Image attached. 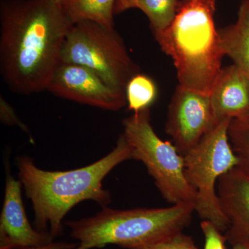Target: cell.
I'll return each instance as SVG.
<instances>
[{
    "instance_id": "cell-17",
    "label": "cell",
    "mask_w": 249,
    "mask_h": 249,
    "mask_svg": "<svg viewBox=\"0 0 249 249\" xmlns=\"http://www.w3.org/2000/svg\"><path fill=\"white\" fill-rule=\"evenodd\" d=\"M229 137L240 168L249 175V114L232 119L229 128Z\"/></svg>"
},
{
    "instance_id": "cell-12",
    "label": "cell",
    "mask_w": 249,
    "mask_h": 249,
    "mask_svg": "<svg viewBox=\"0 0 249 249\" xmlns=\"http://www.w3.org/2000/svg\"><path fill=\"white\" fill-rule=\"evenodd\" d=\"M210 96L217 121L249 114V80L234 64L222 68Z\"/></svg>"
},
{
    "instance_id": "cell-7",
    "label": "cell",
    "mask_w": 249,
    "mask_h": 249,
    "mask_svg": "<svg viewBox=\"0 0 249 249\" xmlns=\"http://www.w3.org/2000/svg\"><path fill=\"white\" fill-rule=\"evenodd\" d=\"M124 135L165 200L170 204L196 205V193L187 181L184 158L174 144L157 136L149 109L134 113L123 121Z\"/></svg>"
},
{
    "instance_id": "cell-1",
    "label": "cell",
    "mask_w": 249,
    "mask_h": 249,
    "mask_svg": "<svg viewBox=\"0 0 249 249\" xmlns=\"http://www.w3.org/2000/svg\"><path fill=\"white\" fill-rule=\"evenodd\" d=\"M73 25L55 0H1L0 69L10 89H47Z\"/></svg>"
},
{
    "instance_id": "cell-23",
    "label": "cell",
    "mask_w": 249,
    "mask_h": 249,
    "mask_svg": "<svg viewBox=\"0 0 249 249\" xmlns=\"http://www.w3.org/2000/svg\"><path fill=\"white\" fill-rule=\"evenodd\" d=\"M232 249H249V245L247 244L237 243L232 245Z\"/></svg>"
},
{
    "instance_id": "cell-20",
    "label": "cell",
    "mask_w": 249,
    "mask_h": 249,
    "mask_svg": "<svg viewBox=\"0 0 249 249\" xmlns=\"http://www.w3.org/2000/svg\"><path fill=\"white\" fill-rule=\"evenodd\" d=\"M0 118L3 124L8 125L18 126L31 137L27 125L18 117L14 108L11 107L1 96L0 98Z\"/></svg>"
},
{
    "instance_id": "cell-2",
    "label": "cell",
    "mask_w": 249,
    "mask_h": 249,
    "mask_svg": "<svg viewBox=\"0 0 249 249\" xmlns=\"http://www.w3.org/2000/svg\"><path fill=\"white\" fill-rule=\"evenodd\" d=\"M129 160H134L133 149L124 134L106 157L78 169L48 171L37 168L27 156L19 157V181L32 203L36 229L49 232L55 239L62 233L64 217L78 203L92 200L107 206L111 196L103 188V179L118 165Z\"/></svg>"
},
{
    "instance_id": "cell-4",
    "label": "cell",
    "mask_w": 249,
    "mask_h": 249,
    "mask_svg": "<svg viewBox=\"0 0 249 249\" xmlns=\"http://www.w3.org/2000/svg\"><path fill=\"white\" fill-rule=\"evenodd\" d=\"M195 205L178 204L162 209L115 210L103 207L91 217L68 221L70 235L78 240L73 249L117 245L132 249L182 232L189 224Z\"/></svg>"
},
{
    "instance_id": "cell-22",
    "label": "cell",
    "mask_w": 249,
    "mask_h": 249,
    "mask_svg": "<svg viewBox=\"0 0 249 249\" xmlns=\"http://www.w3.org/2000/svg\"><path fill=\"white\" fill-rule=\"evenodd\" d=\"M134 0H116L114 14H119L127 10L132 9Z\"/></svg>"
},
{
    "instance_id": "cell-19",
    "label": "cell",
    "mask_w": 249,
    "mask_h": 249,
    "mask_svg": "<svg viewBox=\"0 0 249 249\" xmlns=\"http://www.w3.org/2000/svg\"><path fill=\"white\" fill-rule=\"evenodd\" d=\"M201 229L205 237L204 249H226L227 238L215 224L211 221L203 220Z\"/></svg>"
},
{
    "instance_id": "cell-6",
    "label": "cell",
    "mask_w": 249,
    "mask_h": 249,
    "mask_svg": "<svg viewBox=\"0 0 249 249\" xmlns=\"http://www.w3.org/2000/svg\"><path fill=\"white\" fill-rule=\"evenodd\" d=\"M61 62L88 67L125 93L129 80L140 73L115 29L89 20L73 24L62 48Z\"/></svg>"
},
{
    "instance_id": "cell-18",
    "label": "cell",
    "mask_w": 249,
    "mask_h": 249,
    "mask_svg": "<svg viewBox=\"0 0 249 249\" xmlns=\"http://www.w3.org/2000/svg\"><path fill=\"white\" fill-rule=\"evenodd\" d=\"M132 249H198L191 237L182 232L174 234L162 240L156 241Z\"/></svg>"
},
{
    "instance_id": "cell-15",
    "label": "cell",
    "mask_w": 249,
    "mask_h": 249,
    "mask_svg": "<svg viewBox=\"0 0 249 249\" xmlns=\"http://www.w3.org/2000/svg\"><path fill=\"white\" fill-rule=\"evenodd\" d=\"M180 1L178 0H134L132 9L142 11L148 18L153 34L161 32L173 22Z\"/></svg>"
},
{
    "instance_id": "cell-3",
    "label": "cell",
    "mask_w": 249,
    "mask_h": 249,
    "mask_svg": "<svg viewBox=\"0 0 249 249\" xmlns=\"http://www.w3.org/2000/svg\"><path fill=\"white\" fill-rule=\"evenodd\" d=\"M215 0H182L171 24L154 34L173 59L178 85L210 95L222 71L224 56L215 27Z\"/></svg>"
},
{
    "instance_id": "cell-11",
    "label": "cell",
    "mask_w": 249,
    "mask_h": 249,
    "mask_svg": "<svg viewBox=\"0 0 249 249\" xmlns=\"http://www.w3.org/2000/svg\"><path fill=\"white\" fill-rule=\"evenodd\" d=\"M217 193L229 222L227 240L231 245H249V175L236 167L219 178Z\"/></svg>"
},
{
    "instance_id": "cell-8",
    "label": "cell",
    "mask_w": 249,
    "mask_h": 249,
    "mask_svg": "<svg viewBox=\"0 0 249 249\" xmlns=\"http://www.w3.org/2000/svg\"><path fill=\"white\" fill-rule=\"evenodd\" d=\"M218 122L210 95L178 85L169 106L165 131L181 155L196 146Z\"/></svg>"
},
{
    "instance_id": "cell-16",
    "label": "cell",
    "mask_w": 249,
    "mask_h": 249,
    "mask_svg": "<svg viewBox=\"0 0 249 249\" xmlns=\"http://www.w3.org/2000/svg\"><path fill=\"white\" fill-rule=\"evenodd\" d=\"M157 88L150 77L137 73L126 88L127 109L134 113L149 109L157 96Z\"/></svg>"
},
{
    "instance_id": "cell-13",
    "label": "cell",
    "mask_w": 249,
    "mask_h": 249,
    "mask_svg": "<svg viewBox=\"0 0 249 249\" xmlns=\"http://www.w3.org/2000/svg\"><path fill=\"white\" fill-rule=\"evenodd\" d=\"M221 45L224 55L233 61L234 65L249 80V9L241 3L237 20L219 30Z\"/></svg>"
},
{
    "instance_id": "cell-14",
    "label": "cell",
    "mask_w": 249,
    "mask_h": 249,
    "mask_svg": "<svg viewBox=\"0 0 249 249\" xmlns=\"http://www.w3.org/2000/svg\"><path fill=\"white\" fill-rule=\"evenodd\" d=\"M116 0H62L61 6L71 22L89 20L108 29L114 28Z\"/></svg>"
},
{
    "instance_id": "cell-5",
    "label": "cell",
    "mask_w": 249,
    "mask_h": 249,
    "mask_svg": "<svg viewBox=\"0 0 249 249\" xmlns=\"http://www.w3.org/2000/svg\"><path fill=\"white\" fill-rule=\"evenodd\" d=\"M231 119H223L183 155L187 181L196 193L195 211L203 220L211 221L221 231L229 227L217 193L218 181L239 165L229 137Z\"/></svg>"
},
{
    "instance_id": "cell-10",
    "label": "cell",
    "mask_w": 249,
    "mask_h": 249,
    "mask_svg": "<svg viewBox=\"0 0 249 249\" xmlns=\"http://www.w3.org/2000/svg\"><path fill=\"white\" fill-rule=\"evenodd\" d=\"M22 185L7 173L0 216V249L38 247L54 241L49 232L39 231L31 226L23 204Z\"/></svg>"
},
{
    "instance_id": "cell-9",
    "label": "cell",
    "mask_w": 249,
    "mask_h": 249,
    "mask_svg": "<svg viewBox=\"0 0 249 249\" xmlns=\"http://www.w3.org/2000/svg\"><path fill=\"white\" fill-rule=\"evenodd\" d=\"M47 91L58 97L101 108L119 111L127 106L126 93L111 88L88 67L61 62Z\"/></svg>"
},
{
    "instance_id": "cell-25",
    "label": "cell",
    "mask_w": 249,
    "mask_h": 249,
    "mask_svg": "<svg viewBox=\"0 0 249 249\" xmlns=\"http://www.w3.org/2000/svg\"><path fill=\"white\" fill-rule=\"evenodd\" d=\"M55 1H57V2L59 3V4H61L62 0H55Z\"/></svg>"
},
{
    "instance_id": "cell-21",
    "label": "cell",
    "mask_w": 249,
    "mask_h": 249,
    "mask_svg": "<svg viewBox=\"0 0 249 249\" xmlns=\"http://www.w3.org/2000/svg\"><path fill=\"white\" fill-rule=\"evenodd\" d=\"M78 245V242L73 243V242H49L46 245L38 246V247H28L20 249H73L76 248Z\"/></svg>"
},
{
    "instance_id": "cell-24",
    "label": "cell",
    "mask_w": 249,
    "mask_h": 249,
    "mask_svg": "<svg viewBox=\"0 0 249 249\" xmlns=\"http://www.w3.org/2000/svg\"><path fill=\"white\" fill-rule=\"evenodd\" d=\"M242 2L245 3L246 5H247V6H248L249 9V0H242Z\"/></svg>"
}]
</instances>
